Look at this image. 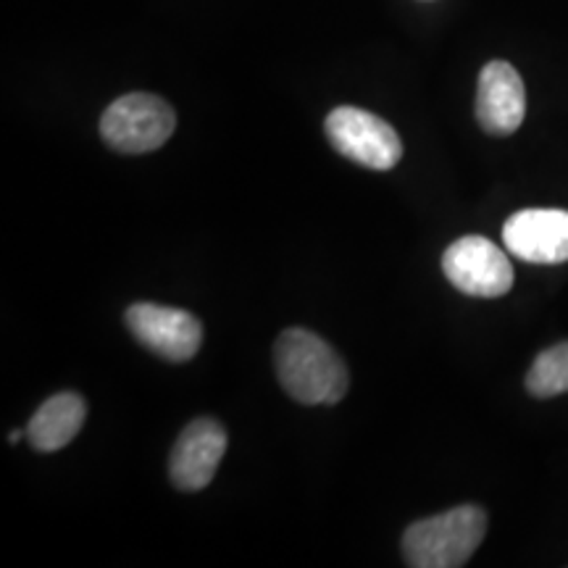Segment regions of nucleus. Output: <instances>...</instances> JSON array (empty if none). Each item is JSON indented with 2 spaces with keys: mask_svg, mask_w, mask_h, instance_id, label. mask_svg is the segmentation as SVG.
Listing matches in <instances>:
<instances>
[{
  "mask_svg": "<svg viewBox=\"0 0 568 568\" xmlns=\"http://www.w3.org/2000/svg\"><path fill=\"white\" fill-rule=\"evenodd\" d=\"M276 379L303 406H335L351 387L345 361L316 332L293 326L274 345Z\"/></svg>",
  "mask_w": 568,
  "mask_h": 568,
  "instance_id": "f257e3e1",
  "label": "nucleus"
},
{
  "mask_svg": "<svg viewBox=\"0 0 568 568\" xmlns=\"http://www.w3.org/2000/svg\"><path fill=\"white\" fill-rule=\"evenodd\" d=\"M487 531L479 506H458L410 524L403 535V558L414 568H458L477 552Z\"/></svg>",
  "mask_w": 568,
  "mask_h": 568,
  "instance_id": "f03ea898",
  "label": "nucleus"
},
{
  "mask_svg": "<svg viewBox=\"0 0 568 568\" xmlns=\"http://www.w3.org/2000/svg\"><path fill=\"white\" fill-rule=\"evenodd\" d=\"M176 113L151 92H130L113 101L101 116V138L116 153L140 155L159 151L174 134Z\"/></svg>",
  "mask_w": 568,
  "mask_h": 568,
  "instance_id": "7ed1b4c3",
  "label": "nucleus"
},
{
  "mask_svg": "<svg viewBox=\"0 0 568 568\" xmlns=\"http://www.w3.org/2000/svg\"><path fill=\"white\" fill-rule=\"evenodd\" d=\"M324 132L339 155L374 172H389L403 159V142L395 126L372 111L339 105L326 116Z\"/></svg>",
  "mask_w": 568,
  "mask_h": 568,
  "instance_id": "20e7f679",
  "label": "nucleus"
},
{
  "mask_svg": "<svg viewBox=\"0 0 568 568\" xmlns=\"http://www.w3.org/2000/svg\"><path fill=\"white\" fill-rule=\"evenodd\" d=\"M124 322L140 345L172 364H184L201 351L203 324L190 311L155 303H134L124 314Z\"/></svg>",
  "mask_w": 568,
  "mask_h": 568,
  "instance_id": "39448f33",
  "label": "nucleus"
},
{
  "mask_svg": "<svg viewBox=\"0 0 568 568\" xmlns=\"http://www.w3.org/2000/svg\"><path fill=\"white\" fill-rule=\"evenodd\" d=\"M447 282L471 297H500L514 287L508 255L487 237H460L443 255Z\"/></svg>",
  "mask_w": 568,
  "mask_h": 568,
  "instance_id": "423d86ee",
  "label": "nucleus"
},
{
  "mask_svg": "<svg viewBox=\"0 0 568 568\" xmlns=\"http://www.w3.org/2000/svg\"><path fill=\"white\" fill-rule=\"evenodd\" d=\"M226 453V432L213 418H195L182 429L169 458V477L182 493H201L216 477Z\"/></svg>",
  "mask_w": 568,
  "mask_h": 568,
  "instance_id": "0eeeda50",
  "label": "nucleus"
},
{
  "mask_svg": "<svg viewBox=\"0 0 568 568\" xmlns=\"http://www.w3.org/2000/svg\"><path fill=\"white\" fill-rule=\"evenodd\" d=\"M508 253L527 264H566L568 261V211L527 209L518 211L503 226Z\"/></svg>",
  "mask_w": 568,
  "mask_h": 568,
  "instance_id": "6e6552de",
  "label": "nucleus"
},
{
  "mask_svg": "<svg viewBox=\"0 0 568 568\" xmlns=\"http://www.w3.org/2000/svg\"><path fill=\"white\" fill-rule=\"evenodd\" d=\"M527 90L508 61H489L479 74L477 122L493 138H508L524 122Z\"/></svg>",
  "mask_w": 568,
  "mask_h": 568,
  "instance_id": "1a4fd4ad",
  "label": "nucleus"
},
{
  "mask_svg": "<svg viewBox=\"0 0 568 568\" xmlns=\"http://www.w3.org/2000/svg\"><path fill=\"white\" fill-rule=\"evenodd\" d=\"M88 406L77 393L48 397L27 426V439L38 453H55L80 435Z\"/></svg>",
  "mask_w": 568,
  "mask_h": 568,
  "instance_id": "9d476101",
  "label": "nucleus"
},
{
  "mask_svg": "<svg viewBox=\"0 0 568 568\" xmlns=\"http://www.w3.org/2000/svg\"><path fill=\"white\" fill-rule=\"evenodd\" d=\"M527 393L539 400L568 393V343H558L537 355L527 374Z\"/></svg>",
  "mask_w": 568,
  "mask_h": 568,
  "instance_id": "9b49d317",
  "label": "nucleus"
},
{
  "mask_svg": "<svg viewBox=\"0 0 568 568\" xmlns=\"http://www.w3.org/2000/svg\"><path fill=\"white\" fill-rule=\"evenodd\" d=\"M21 437H24V435H21V432H11V437H9V439H11L13 445H17V443H21Z\"/></svg>",
  "mask_w": 568,
  "mask_h": 568,
  "instance_id": "f8f14e48",
  "label": "nucleus"
}]
</instances>
